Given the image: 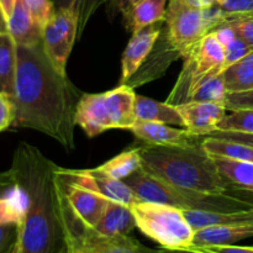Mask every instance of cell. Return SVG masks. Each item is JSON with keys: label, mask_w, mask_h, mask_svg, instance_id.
Returning a JSON list of instances; mask_svg holds the SVG:
<instances>
[{"label": "cell", "mask_w": 253, "mask_h": 253, "mask_svg": "<svg viewBox=\"0 0 253 253\" xmlns=\"http://www.w3.org/2000/svg\"><path fill=\"white\" fill-rule=\"evenodd\" d=\"M227 89L222 74L207 78L197 86L190 95L189 101H209V103L224 104Z\"/></svg>", "instance_id": "30"}, {"label": "cell", "mask_w": 253, "mask_h": 253, "mask_svg": "<svg viewBox=\"0 0 253 253\" xmlns=\"http://www.w3.org/2000/svg\"><path fill=\"white\" fill-rule=\"evenodd\" d=\"M208 136H212V137H220V138H226V140L237 141V142L245 143V145L252 146V147H253V133L216 130V131H214V132H211L210 135H208Z\"/></svg>", "instance_id": "41"}, {"label": "cell", "mask_w": 253, "mask_h": 253, "mask_svg": "<svg viewBox=\"0 0 253 253\" xmlns=\"http://www.w3.org/2000/svg\"><path fill=\"white\" fill-rule=\"evenodd\" d=\"M15 108L11 96L0 93V132L14 124Z\"/></svg>", "instance_id": "39"}, {"label": "cell", "mask_w": 253, "mask_h": 253, "mask_svg": "<svg viewBox=\"0 0 253 253\" xmlns=\"http://www.w3.org/2000/svg\"><path fill=\"white\" fill-rule=\"evenodd\" d=\"M124 182L141 200L173 205L182 210L200 211H240L253 209V202L229 193H203L174 187L141 168Z\"/></svg>", "instance_id": "4"}, {"label": "cell", "mask_w": 253, "mask_h": 253, "mask_svg": "<svg viewBox=\"0 0 253 253\" xmlns=\"http://www.w3.org/2000/svg\"><path fill=\"white\" fill-rule=\"evenodd\" d=\"M138 1H141V0H110L109 1V12H110L111 16H114L118 12L124 15Z\"/></svg>", "instance_id": "42"}, {"label": "cell", "mask_w": 253, "mask_h": 253, "mask_svg": "<svg viewBox=\"0 0 253 253\" xmlns=\"http://www.w3.org/2000/svg\"><path fill=\"white\" fill-rule=\"evenodd\" d=\"M250 237H253V221L209 226L195 231L192 247L234 245Z\"/></svg>", "instance_id": "19"}, {"label": "cell", "mask_w": 253, "mask_h": 253, "mask_svg": "<svg viewBox=\"0 0 253 253\" xmlns=\"http://www.w3.org/2000/svg\"><path fill=\"white\" fill-rule=\"evenodd\" d=\"M183 57L184 56H183L182 51L173 46L168 40L167 34L165 31V25H163V29L152 52L143 62L141 68L136 72L135 76L126 84L135 88V86L142 85V84L153 81V79L160 78L161 76H163L166 69H168L170 63H173L177 59L183 58Z\"/></svg>", "instance_id": "14"}, {"label": "cell", "mask_w": 253, "mask_h": 253, "mask_svg": "<svg viewBox=\"0 0 253 253\" xmlns=\"http://www.w3.org/2000/svg\"><path fill=\"white\" fill-rule=\"evenodd\" d=\"M200 146L207 153L211 156L231 158V160L253 162V147L237 142V141L226 140V138L205 136L200 140Z\"/></svg>", "instance_id": "27"}, {"label": "cell", "mask_w": 253, "mask_h": 253, "mask_svg": "<svg viewBox=\"0 0 253 253\" xmlns=\"http://www.w3.org/2000/svg\"><path fill=\"white\" fill-rule=\"evenodd\" d=\"M158 253H203L200 251H198L197 249H185V250H167V249H162L158 251Z\"/></svg>", "instance_id": "44"}, {"label": "cell", "mask_w": 253, "mask_h": 253, "mask_svg": "<svg viewBox=\"0 0 253 253\" xmlns=\"http://www.w3.org/2000/svg\"><path fill=\"white\" fill-rule=\"evenodd\" d=\"M175 108L183 119V127L198 137H205L216 131L227 111L224 104L209 101H188Z\"/></svg>", "instance_id": "11"}, {"label": "cell", "mask_w": 253, "mask_h": 253, "mask_svg": "<svg viewBox=\"0 0 253 253\" xmlns=\"http://www.w3.org/2000/svg\"><path fill=\"white\" fill-rule=\"evenodd\" d=\"M130 131L136 138L152 146H194L202 140L187 128L173 127L168 124L155 121L136 120Z\"/></svg>", "instance_id": "15"}, {"label": "cell", "mask_w": 253, "mask_h": 253, "mask_svg": "<svg viewBox=\"0 0 253 253\" xmlns=\"http://www.w3.org/2000/svg\"><path fill=\"white\" fill-rule=\"evenodd\" d=\"M136 227V220L128 205L109 200L103 216L93 227L98 234L104 236L128 235Z\"/></svg>", "instance_id": "20"}, {"label": "cell", "mask_w": 253, "mask_h": 253, "mask_svg": "<svg viewBox=\"0 0 253 253\" xmlns=\"http://www.w3.org/2000/svg\"><path fill=\"white\" fill-rule=\"evenodd\" d=\"M105 105L114 128L130 130L135 124L136 95L128 84H120L111 90L105 91Z\"/></svg>", "instance_id": "18"}, {"label": "cell", "mask_w": 253, "mask_h": 253, "mask_svg": "<svg viewBox=\"0 0 253 253\" xmlns=\"http://www.w3.org/2000/svg\"><path fill=\"white\" fill-rule=\"evenodd\" d=\"M225 24H229L237 36L253 48V12L239 16H226Z\"/></svg>", "instance_id": "34"}, {"label": "cell", "mask_w": 253, "mask_h": 253, "mask_svg": "<svg viewBox=\"0 0 253 253\" xmlns=\"http://www.w3.org/2000/svg\"><path fill=\"white\" fill-rule=\"evenodd\" d=\"M17 46L9 32L0 34V93L14 96Z\"/></svg>", "instance_id": "24"}, {"label": "cell", "mask_w": 253, "mask_h": 253, "mask_svg": "<svg viewBox=\"0 0 253 253\" xmlns=\"http://www.w3.org/2000/svg\"><path fill=\"white\" fill-rule=\"evenodd\" d=\"M227 93L253 89V49L222 73Z\"/></svg>", "instance_id": "29"}, {"label": "cell", "mask_w": 253, "mask_h": 253, "mask_svg": "<svg viewBox=\"0 0 253 253\" xmlns=\"http://www.w3.org/2000/svg\"><path fill=\"white\" fill-rule=\"evenodd\" d=\"M165 31L174 47L182 51L183 59L200 39L208 35L202 7L185 0H169L165 17Z\"/></svg>", "instance_id": "9"}, {"label": "cell", "mask_w": 253, "mask_h": 253, "mask_svg": "<svg viewBox=\"0 0 253 253\" xmlns=\"http://www.w3.org/2000/svg\"><path fill=\"white\" fill-rule=\"evenodd\" d=\"M5 32H7V20L0 7V34H5Z\"/></svg>", "instance_id": "45"}, {"label": "cell", "mask_w": 253, "mask_h": 253, "mask_svg": "<svg viewBox=\"0 0 253 253\" xmlns=\"http://www.w3.org/2000/svg\"><path fill=\"white\" fill-rule=\"evenodd\" d=\"M141 147H133L119 153L108 162L98 166V169L115 179L124 180L141 169Z\"/></svg>", "instance_id": "28"}, {"label": "cell", "mask_w": 253, "mask_h": 253, "mask_svg": "<svg viewBox=\"0 0 253 253\" xmlns=\"http://www.w3.org/2000/svg\"><path fill=\"white\" fill-rule=\"evenodd\" d=\"M203 2V7H207V6H211V5L216 4L217 0H202Z\"/></svg>", "instance_id": "47"}, {"label": "cell", "mask_w": 253, "mask_h": 253, "mask_svg": "<svg viewBox=\"0 0 253 253\" xmlns=\"http://www.w3.org/2000/svg\"><path fill=\"white\" fill-rule=\"evenodd\" d=\"M252 47H250L246 42L239 36L235 37L229 44L224 48V72L229 67L239 62L240 59L244 58L245 56L252 51Z\"/></svg>", "instance_id": "35"}, {"label": "cell", "mask_w": 253, "mask_h": 253, "mask_svg": "<svg viewBox=\"0 0 253 253\" xmlns=\"http://www.w3.org/2000/svg\"><path fill=\"white\" fill-rule=\"evenodd\" d=\"M190 226L197 230L209 226L231 225L239 222L253 221V209L240 211H200V210H183Z\"/></svg>", "instance_id": "25"}, {"label": "cell", "mask_w": 253, "mask_h": 253, "mask_svg": "<svg viewBox=\"0 0 253 253\" xmlns=\"http://www.w3.org/2000/svg\"><path fill=\"white\" fill-rule=\"evenodd\" d=\"M203 253H253V247H241L235 245H220V246L193 247Z\"/></svg>", "instance_id": "40"}, {"label": "cell", "mask_w": 253, "mask_h": 253, "mask_svg": "<svg viewBox=\"0 0 253 253\" xmlns=\"http://www.w3.org/2000/svg\"><path fill=\"white\" fill-rule=\"evenodd\" d=\"M169 0H141L123 15L126 30L131 34L145 29L146 26L165 21L167 2Z\"/></svg>", "instance_id": "22"}, {"label": "cell", "mask_w": 253, "mask_h": 253, "mask_svg": "<svg viewBox=\"0 0 253 253\" xmlns=\"http://www.w3.org/2000/svg\"><path fill=\"white\" fill-rule=\"evenodd\" d=\"M76 125L79 126L89 137H94L114 128L105 105V94L82 95L77 106Z\"/></svg>", "instance_id": "16"}, {"label": "cell", "mask_w": 253, "mask_h": 253, "mask_svg": "<svg viewBox=\"0 0 253 253\" xmlns=\"http://www.w3.org/2000/svg\"><path fill=\"white\" fill-rule=\"evenodd\" d=\"M61 209L66 239L71 240L84 253H158L160 251L143 246L130 235L104 236L91 227L82 224L69 208L62 184Z\"/></svg>", "instance_id": "7"}, {"label": "cell", "mask_w": 253, "mask_h": 253, "mask_svg": "<svg viewBox=\"0 0 253 253\" xmlns=\"http://www.w3.org/2000/svg\"><path fill=\"white\" fill-rule=\"evenodd\" d=\"M25 190L26 214L19 227L16 253H66L57 166L35 146L21 142L10 167Z\"/></svg>", "instance_id": "2"}, {"label": "cell", "mask_w": 253, "mask_h": 253, "mask_svg": "<svg viewBox=\"0 0 253 253\" xmlns=\"http://www.w3.org/2000/svg\"><path fill=\"white\" fill-rule=\"evenodd\" d=\"M78 9L77 5L56 7L53 16L42 29V44L54 68L67 76V62L78 36Z\"/></svg>", "instance_id": "8"}, {"label": "cell", "mask_w": 253, "mask_h": 253, "mask_svg": "<svg viewBox=\"0 0 253 253\" xmlns=\"http://www.w3.org/2000/svg\"><path fill=\"white\" fill-rule=\"evenodd\" d=\"M7 32L16 46H32L42 41V31L32 19L24 0H16L11 16L7 20Z\"/></svg>", "instance_id": "21"}, {"label": "cell", "mask_w": 253, "mask_h": 253, "mask_svg": "<svg viewBox=\"0 0 253 253\" xmlns=\"http://www.w3.org/2000/svg\"><path fill=\"white\" fill-rule=\"evenodd\" d=\"M211 157L217 169L231 183V185L253 192V162L231 160L221 156H211Z\"/></svg>", "instance_id": "26"}, {"label": "cell", "mask_w": 253, "mask_h": 253, "mask_svg": "<svg viewBox=\"0 0 253 253\" xmlns=\"http://www.w3.org/2000/svg\"><path fill=\"white\" fill-rule=\"evenodd\" d=\"M27 10L31 14L32 19L35 20L39 27L43 29L44 25L49 21L56 11V5L51 0H24Z\"/></svg>", "instance_id": "33"}, {"label": "cell", "mask_w": 253, "mask_h": 253, "mask_svg": "<svg viewBox=\"0 0 253 253\" xmlns=\"http://www.w3.org/2000/svg\"><path fill=\"white\" fill-rule=\"evenodd\" d=\"M216 4L226 16H239L253 12V0H217Z\"/></svg>", "instance_id": "37"}, {"label": "cell", "mask_w": 253, "mask_h": 253, "mask_svg": "<svg viewBox=\"0 0 253 253\" xmlns=\"http://www.w3.org/2000/svg\"><path fill=\"white\" fill-rule=\"evenodd\" d=\"M224 106L229 111L253 109V89L227 93L224 101Z\"/></svg>", "instance_id": "36"}, {"label": "cell", "mask_w": 253, "mask_h": 253, "mask_svg": "<svg viewBox=\"0 0 253 253\" xmlns=\"http://www.w3.org/2000/svg\"><path fill=\"white\" fill-rule=\"evenodd\" d=\"M19 237L17 225H0V253H11Z\"/></svg>", "instance_id": "38"}, {"label": "cell", "mask_w": 253, "mask_h": 253, "mask_svg": "<svg viewBox=\"0 0 253 253\" xmlns=\"http://www.w3.org/2000/svg\"><path fill=\"white\" fill-rule=\"evenodd\" d=\"M141 168L146 173L183 189L229 193L232 187L200 143L194 146L147 145L141 147Z\"/></svg>", "instance_id": "3"}, {"label": "cell", "mask_w": 253, "mask_h": 253, "mask_svg": "<svg viewBox=\"0 0 253 253\" xmlns=\"http://www.w3.org/2000/svg\"><path fill=\"white\" fill-rule=\"evenodd\" d=\"M222 73L224 47L214 34L205 35L185 56L182 72L166 103L174 106L188 103L192 93L203 81Z\"/></svg>", "instance_id": "6"}, {"label": "cell", "mask_w": 253, "mask_h": 253, "mask_svg": "<svg viewBox=\"0 0 253 253\" xmlns=\"http://www.w3.org/2000/svg\"><path fill=\"white\" fill-rule=\"evenodd\" d=\"M59 179H61L64 197L73 214L78 217L82 224L93 229L103 216L109 199L101 197L93 190H89L74 183L66 182L61 177Z\"/></svg>", "instance_id": "13"}, {"label": "cell", "mask_w": 253, "mask_h": 253, "mask_svg": "<svg viewBox=\"0 0 253 253\" xmlns=\"http://www.w3.org/2000/svg\"><path fill=\"white\" fill-rule=\"evenodd\" d=\"M110 0H54L56 7H68L71 5H77L78 9L79 19H78V36L81 37L85 29L86 24L93 16L94 12L101 6L106 4Z\"/></svg>", "instance_id": "31"}, {"label": "cell", "mask_w": 253, "mask_h": 253, "mask_svg": "<svg viewBox=\"0 0 253 253\" xmlns=\"http://www.w3.org/2000/svg\"><path fill=\"white\" fill-rule=\"evenodd\" d=\"M57 173L66 182L74 183L81 187L98 193L101 197L121 204L132 205L141 200L136 193L124 180L115 179L98 168L93 169H67L57 166Z\"/></svg>", "instance_id": "10"}, {"label": "cell", "mask_w": 253, "mask_h": 253, "mask_svg": "<svg viewBox=\"0 0 253 253\" xmlns=\"http://www.w3.org/2000/svg\"><path fill=\"white\" fill-rule=\"evenodd\" d=\"M15 4H16V0H0V7H1L6 20H9V17L11 16Z\"/></svg>", "instance_id": "43"}, {"label": "cell", "mask_w": 253, "mask_h": 253, "mask_svg": "<svg viewBox=\"0 0 253 253\" xmlns=\"http://www.w3.org/2000/svg\"><path fill=\"white\" fill-rule=\"evenodd\" d=\"M66 245H67L66 253H84L83 251H82V250H79L78 247H77L76 245H74L73 242L71 241V240L66 239Z\"/></svg>", "instance_id": "46"}, {"label": "cell", "mask_w": 253, "mask_h": 253, "mask_svg": "<svg viewBox=\"0 0 253 253\" xmlns=\"http://www.w3.org/2000/svg\"><path fill=\"white\" fill-rule=\"evenodd\" d=\"M217 130L253 133V109H242L225 115Z\"/></svg>", "instance_id": "32"}, {"label": "cell", "mask_w": 253, "mask_h": 253, "mask_svg": "<svg viewBox=\"0 0 253 253\" xmlns=\"http://www.w3.org/2000/svg\"><path fill=\"white\" fill-rule=\"evenodd\" d=\"M136 220V227L162 249H190L195 230L190 226L182 209L162 203L138 200L130 205Z\"/></svg>", "instance_id": "5"}, {"label": "cell", "mask_w": 253, "mask_h": 253, "mask_svg": "<svg viewBox=\"0 0 253 253\" xmlns=\"http://www.w3.org/2000/svg\"><path fill=\"white\" fill-rule=\"evenodd\" d=\"M82 95L68 77L54 68L42 41L17 46L12 125L40 131L67 151L73 150L77 106Z\"/></svg>", "instance_id": "1"}, {"label": "cell", "mask_w": 253, "mask_h": 253, "mask_svg": "<svg viewBox=\"0 0 253 253\" xmlns=\"http://www.w3.org/2000/svg\"><path fill=\"white\" fill-rule=\"evenodd\" d=\"M163 25L165 21H160L146 26L140 31L133 32L121 58L120 84L127 83L141 68L143 62L152 52L162 31Z\"/></svg>", "instance_id": "12"}, {"label": "cell", "mask_w": 253, "mask_h": 253, "mask_svg": "<svg viewBox=\"0 0 253 253\" xmlns=\"http://www.w3.org/2000/svg\"><path fill=\"white\" fill-rule=\"evenodd\" d=\"M135 114L137 120L155 121L168 125L184 126L179 111L174 105L168 103L153 100L143 95H136Z\"/></svg>", "instance_id": "23"}, {"label": "cell", "mask_w": 253, "mask_h": 253, "mask_svg": "<svg viewBox=\"0 0 253 253\" xmlns=\"http://www.w3.org/2000/svg\"><path fill=\"white\" fill-rule=\"evenodd\" d=\"M11 253H16V247H15L14 250H12V252Z\"/></svg>", "instance_id": "48"}, {"label": "cell", "mask_w": 253, "mask_h": 253, "mask_svg": "<svg viewBox=\"0 0 253 253\" xmlns=\"http://www.w3.org/2000/svg\"><path fill=\"white\" fill-rule=\"evenodd\" d=\"M25 190L11 169L0 173V225H20L26 214Z\"/></svg>", "instance_id": "17"}]
</instances>
